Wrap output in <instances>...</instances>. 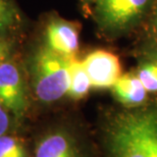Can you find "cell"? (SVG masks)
I'll return each instance as SVG.
<instances>
[{
    "label": "cell",
    "mask_w": 157,
    "mask_h": 157,
    "mask_svg": "<svg viewBox=\"0 0 157 157\" xmlns=\"http://www.w3.org/2000/svg\"><path fill=\"white\" fill-rule=\"evenodd\" d=\"M103 140L109 157H157V103L117 112Z\"/></svg>",
    "instance_id": "1"
},
{
    "label": "cell",
    "mask_w": 157,
    "mask_h": 157,
    "mask_svg": "<svg viewBox=\"0 0 157 157\" xmlns=\"http://www.w3.org/2000/svg\"><path fill=\"white\" fill-rule=\"evenodd\" d=\"M71 58L45 45L40 47L25 65L32 98L41 104H52L67 96Z\"/></svg>",
    "instance_id": "2"
},
{
    "label": "cell",
    "mask_w": 157,
    "mask_h": 157,
    "mask_svg": "<svg viewBox=\"0 0 157 157\" xmlns=\"http://www.w3.org/2000/svg\"><path fill=\"white\" fill-rule=\"evenodd\" d=\"M32 99L25 64L13 55L0 64V104L13 117L21 133Z\"/></svg>",
    "instance_id": "3"
},
{
    "label": "cell",
    "mask_w": 157,
    "mask_h": 157,
    "mask_svg": "<svg viewBox=\"0 0 157 157\" xmlns=\"http://www.w3.org/2000/svg\"><path fill=\"white\" fill-rule=\"evenodd\" d=\"M31 157H90L87 142L76 127L58 122L34 138Z\"/></svg>",
    "instance_id": "4"
},
{
    "label": "cell",
    "mask_w": 157,
    "mask_h": 157,
    "mask_svg": "<svg viewBox=\"0 0 157 157\" xmlns=\"http://www.w3.org/2000/svg\"><path fill=\"white\" fill-rule=\"evenodd\" d=\"M150 0H94V14L109 33L125 31L141 21Z\"/></svg>",
    "instance_id": "5"
},
{
    "label": "cell",
    "mask_w": 157,
    "mask_h": 157,
    "mask_svg": "<svg viewBox=\"0 0 157 157\" xmlns=\"http://www.w3.org/2000/svg\"><path fill=\"white\" fill-rule=\"evenodd\" d=\"M82 61L94 89L112 88L121 76L118 57L106 50L91 52Z\"/></svg>",
    "instance_id": "6"
},
{
    "label": "cell",
    "mask_w": 157,
    "mask_h": 157,
    "mask_svg": "<svg viewBox=\"0 0 157 157\" xmlns=\"http://www.w3.org/2000/svg\"><path fill=\"white\" fill-rule=\"evenodd\" d=\"M45 46L58 54L75 57L80 46L77 25L58 17L51 20L45 29Z\"/></svg>",
    "instance_id": "7"
},
{
    "label": "cell",
    "mask_w": 157,
    "mask_h": 157,
    "mask_svg": "<svg viewBox=\"0 0 157 157\" xmlns=\"http://www.w3.org/2000/svg\"><path fill=\"white\" fill-rule=\"evenodd\" d=\"M111 89L117 101L128 108L142 105L148 93L136 74L121 75Z\"/></svg>",
    "instance_id": "8"
},
{
    "label": "cell",
    "mask_w": 157,
    "mask_h": 157,
    "mask_svg": "<svg viewBox=\"0 0 157 157\" xmlns=\"http://www.w3.org/2000/svg\"><path fill=\"white\" fill-rule=\"evenodd\" d=\"M24 26V17L15 0H0V37L15 39Z\"/></svg>",
    "instance_id": "9"
},
{
    "label": "cell",
    "mask_w": 157,
    "mask_h": 157,
    "mask_svg": "<svg viewBox=\"0 0 157 157\" xmlns=\"http://www.w3.org/2000/svg\"><path fill=\"white\" fill-rule=\"evenodd\" d=\"M91 81L84 67L83 61L76 57L71 58L70 67V88L67 97L71 100H81L85 98L91 90Z\"/></svg>",
    "instance_id": "10"
},
{
    "label": "cell",
    "mask_w": 157,
    "mask_h": 157,
    "mask_svg": "<svg viewBox=\"0 0 157 157\" xmlns=\"http://www.w3.org/2000/svg\"><path fill=\"white\" fill-rule=\"evenodd\" d=\"M0 157H31L26 139L17 133L0 136Z\"/></svg>",
    "instance_id": "11"
},
{
    "label": "cell",
    "mask_w": 157,
    "mask_h": 157,
    "mask_svg": "<svg viewBox=\"0 0 157 157\" xmlns=\"http://www.w3.org/2000/svg\"><path fill=\"white\" fill-rule=\"evenodd\" d=\"M137 77L139 78L144 88L149 93L157 92V61L154 59L144 62L137 71Z\"/></svg>",
    "instance_id": "12"
},
{
    "label": "cell",
    "mask_w": 157,
    "mask_h": 157,
    "mask_svg": "<svg viewBox=\"0 0 157 157\" xmlns=\"http://www.w3.org/2000/svg\"><path fill=\"white\" fill-rule=\"evenodd\" d=\"M8 133L21 134L13 117L0 104V136Z\"/></svg>",
    "instance_id": "13"
},
{
    "label": "cell",
    "mask_w": 157,
    "mask_h": 157,
    "mask_svg": "<svg viewBox=\"0 0 157 157\" xmlns=\"http://www.w3.org/2000/svg\"><path fill=\"white\" fill-rule=\"evenodd\" d=\"M15 39L0 37V64L14 55Z\"/></svg>",
    "instance_id": "14"
},
{
    "label": "cell",
    "mask_w": 157,
    "mask_h": 157,
    "mask_svg": "<svg viewBox=\"0 0 157 157\" xmlns=\"http://www.w3.org/2000/svg\"><path fill=\"white\" fill-rule=\"evenodd\" d=\"M154 27H155V30L157 31V6H156L155 13H154Z\"/></svg>",
    "instance_id": "15"
},
{
    "label": "cell",
    "mask_w": 157,
    "mask_h": 157,
    "mask_svg": "<svg viewBox=\"0 0 157 157\" xmlns=\"http://www.w3.org/2000/svg\"><path fill=\"white\" fill-rule=\"evenodd\" d=\"M152 59H154V60H156V61H157V50H156V52L154 53V55H153Z\"/></svg>",
    "instance_id": "16"
},
{
    "label": "cell",
    "mask_w": 157,
    "mask_h": 157,
    "mask_svg": "<svg viewBox=\"0 0 157 157\" xmlns=\"http://www.w3.org/2000/svg\"><path fill=\"white\" fill-rule=\"evenodd\" d=\"M94 0H83V2L85 3H93Z\"/></svg>",
    "instance_id": "17"
}]
</instances>
